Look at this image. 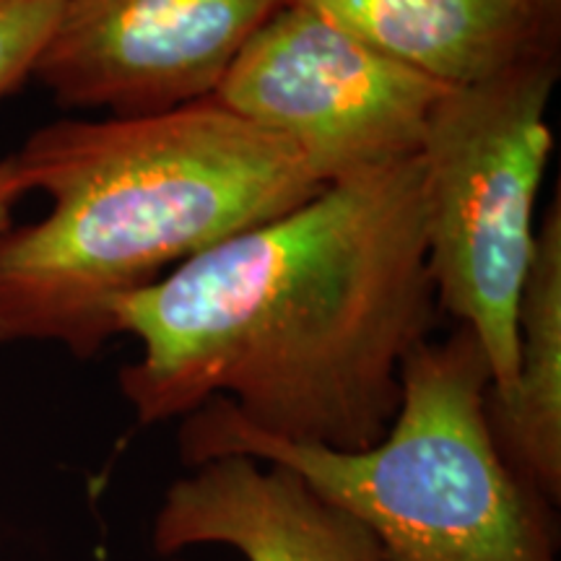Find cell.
I'll return each instance as SVG.
<instances>
[{
    "label": "cell",
    "instance_id": "cell-3",
    "mask_svg": "<svg viewBox=\"0 0 561 561\" xmlns=\"http://www.w3.org/2000/svg\"><path fill=\"white\" fill-rule=\"evenodd\" d=\"M489 359L466 325L424 341L401 369L380 442L343 453L244 426L221 398L182 419L187 468L221 455L284 466L367 525L388 561H559L553 504L517 479L491 437Z\"/></svg>",
    "mask_w": 561,
    "mask_h": 561
},
{
    "label": "cell",
    "instance_id": "cell-2",
    "mask_svg": "<svg viewBox=\"0 0 561 561\" xmlns=\"http://www.w3.org/2000/svg\"><path fill=\"white\" fill-rule=\"evenodd\" d=\"M13 157L50 210L0 231V343H58L79 359L121 335L125 297L325 191L284 140L214 96L55 121Z\"/></svg>",
    "mask_w": 561,
    "mask_h": 561
},
{
    "label": "cell",
    "instance_id": "cell-12",
    "mask_svg": "<svg viewBox=\"0 0 561 561\" xmlns=\"http://www.w3.org/2000/svg\"><path fill=\"white\" fill-rule=\"evenodd\" d=\"M533 5H538V9L551 13V16H559L561 11V0H530Z\"/></svg>",
    "mask_w": 561,
    "mask_h": 561
},
{
    "label": "cell",
    "instance_id": "cell-7",
    "mask_svg": "<svg viewBox=\"0 0 561 561\" xmlns=\"http://www.w3.org/2000/svg\"><path fill=\"white\" fill-rule=\"evenodd\" d=\"M151 546L172 557L193 546H229L244 561H388L367 525L325 502L284 466L221 455L167 489Z\"/></svg>",
    "mask_w": 561,
    "mask_h": 561
},
{
    "label": "cell",
    "instance_id": "cell-9",
    "mask_svg": "<svg viewBox=\"0 0 561 561\" xmlns=\"http://www.w3.org/2000/svg\"><path fill=\"white\" fill-rule=\"evenodd\" d=\"M491 437L517 479L557 507L561 500V206L536 234L517 305V377L510 396L486 392Z\"/></svg>",
    "mask_w": 561,
    "mask_h": 561
},
{
    "label": "cell",
    "instance_id": "cell-11",
    "mask_svg": "<svg viewBox=\"0 0 561 561\" xmlns=\"http://www.w3.org/2000/svg\"><path fill=\"white\" fill-rule=\"evenodd\" d=\"M30 193L26 187L24 174L19 170L16 157H3L0 159V231L13 224V208L16 203Z\"/></svg>",
    "mask_w": 561,
    "mask_h": 561
},
{
    "label": "cell",
    "instance_id": "cell-1",
    "mask_svg": "<svg viewBox=\"0 0 561 561\" xmlns=\"http://www.w3.org/2000/svg\"><path fill=\"white\" fill-rule=\"evenodd\" d=\"M437 310L411 157L333 182L125 297L117 331L140 359L117 382L144 426L221 398L268 437L367 450Z\"/></svg>",
    "mask_w": 561,
    "mask_h": 561
},
{
    "label": "cell",
    "instance_id": "cell-4",
    "mask_svg": "<svg viewBox=\"0 0 561 561\" xmlns=\"http://www.w3.org/2000/svg\"><path fill=\"white\" fill-rule=\"evenodd\" d=\"M557 50L447 89L421 138L419 198L434 297L479 339L494 398L517 377V305L536 255V201L553 149Z\"/></svg>",
    "mask_w": 561,
    "mask_h": 561
},
{
    "label": "cell",
    "instance_id": "cell-5",
    "mask_svg": "<svg viewBox=\"0 0 561 561\" xmlns=\"http://www.w3.org/2000/svg\"><path fill=\"white\" fill-rule=\"evenodd\" d=\"M447 87L284 3L252 34L214 100L284 140L322 185L416 157Z\"/></svg>",
    "mask_w": 561,
    "mask_h": 561
},
{
    "label": "cell",
    "instance_id": "cell-10",
    "mask_svg": "<svg viewBox=\"0 0 561 561\" xmlns=\"http://www.w3.org/2000/svg\"><path fill=\"white\" fill-rule=\"evenodd\" d=\"M66 0H0V100L32 79Z\"/></svg>",
    "mask_w": 561,
    "mask_h": 561
},
{
    "label": "cell",
    "instance_id": "cell-6",
    "mask_svg": "<svg viewBox=\"0 0 561 561\" xmlns=\"http://www.w3.org/2000/svg\"><path fill=\"white\" fill-rule=\"evenodd\" d=\"M286 0H66L32 79L66 110L146 117L210 100Z\"/></svg>",
    "mask_w": 561,
    "mask_h": 561
},
{
    "label": "cell",
    "instance_id": "cell-8",
    "mask_svg": "<svg viewBox=\"0 0 561 561\" xmlns=\"http://www.w3.org/2000/svg\"><path fill=\"white\" fill-rule=\"evenodd\" d=\"M305 5L398 66L447 89L471 87L541 50L559 16L530 0H286Z\"/></svg>",
    "mask_w": 561,
    "mask_h": 561
}]
</instances>
